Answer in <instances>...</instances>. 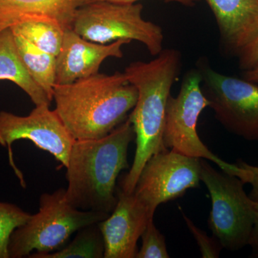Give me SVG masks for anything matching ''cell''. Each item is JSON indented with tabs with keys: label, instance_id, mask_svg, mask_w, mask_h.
<instances>
[{
	"label": "cell",
	"instance_id": "603a6c76",
	"mask_svg": "<svg viewBox=\"0 0 258 258\" xmlns=\"http://www.w3.org/2000/svg\"><path fill=\"white\" fill-rule=\"evenodd\" d=\"M141 0H86L85 5L88 3H97V2H108V3H118V4H134ZM165 3H179L184 6L192 7L196 4L199 0H159Z\"/></svg>",
	"mask_w": 258,
	"mask_h": 258
},
{
	"label": "cell",
	"instance_id": "d6986e66",
	"mask_svg": "<svg viewBox=\"0 0 258 258\" xmlns=\"http://www.w3.org/2000/svg\"><path fill=\"white\" fill-rule=\"evenodd\" d=\"M31 214L14 204L0 202V258H10L9 243L12 234L25 225Z\"/></svg>",
	"mask_w": 258,
	"mask_h": 258
},
{
	"label": "cell",
	"instance_id": "5b68a950",
	"mask_svg": "<svg viewBox=\"0 0 258 258\" xmlns=\"http://www.w3.org/2000/svg\"><path fill=\"white\" fill-rule=\"evenodd\" d=\"M142 10L140 3H88L76 12L72 29L83 38L103 45L118 40H135L156 57L164 49V32L157 24L144 20Z\"/></svg>",
	"mask_w": 258,
	"mask_h": 258
},
{
	"label": "cell",
	"instance_id": "e0dca14e",
	"mask_svg": "<svg viewBox=\"0 0 258 258\" xmlns=\"http://www.w3.org/2000/svg\"><path fill=\"white\" fill-rule=\"evenodd\" d=\"M105 242L98 223L92 224L78 231L72 242L59 250L47 254H30L32 258H103Z\"/></svg>",
	"mask_w": 258,
	"mask_h": 258
},
{
	"label": "cell",
	"instance_id": "6da1fadb",
	"mask_svg": "<svg viewBox=\"0 0 258 258\" xmlns=\"http://www.w3.org/2000/svg\"><path fill=\"white\" fill-rule=\"evenodd\" d=\"M181 66V52L166 48L154 60L136 61L125 68L123 73L137 88L138 98L128 117L133 125L137 147L132 167L120 182V189L125 193L134 192L147 161L168 150L163 142L166 105Z\"/></svg>",
	"mask_w": 258,
	"mask_h": 258
},
{
	"label": "cell",
	"instance_id": "ac0fdd59",
	"mask_svg": "<svg viewBox=\"0 0 258 258\" xmlns=\"http://www.w3.org/2000/svg\"><path fill=\"white\" fill-rule=\"evenodd\" d=\"M15 35H20L40 50L56 56L58 55L64 29L52 22L29 20L10 26Z\"/></svg>",
	"mask_w": 258,
	"mask_h": 258
},
{
	"label": "cell",
	"instance_id": "d4e9b609",
	"mask_svg": "<svg viewBox=\"0 0 258 258\" xmlns=\"http://www.w3.org/2000/svg\"><path fill=\"white\" fill-rule=\"evenodd\" d=\"M244 79L255 83H258V63L252 69L244 71Z\"/></svg>",
	"mask_w": 258,
	"mask_h": 258
},
{
	"label": "cell",
	"instance_id": "cb8c5ba5",
	"mask_svg": "<svg viewBox=\"0 0 258 258\" xmlns=\"http://www.w3.org/2000/svg\"><path fill=\"white\" fill-rule=\"evenodd\" d=\"M248 245L253 249V256L258 254V203L255 202H254V223L249 236Z\"/></svg>",
	"mask_w": 258,
	"mask_h": 258
},
{
	"label": "cell",
	"instance_id": "9a60e30c",
	"mask_svg": "<svg viewBox=\"0 0 258 258\" xmlns=\"http://www.w3.org/2000/svg\"><path fill=\"white\" fill-rule=\"evenodd\" d=\"M14 83L30 97L35 106L48 105L50 99L42 88L31 77L24 64L15 35L10 27L0 30V81Z\"/></svg>",
	"mask_w": 258,
	"mask_h": 258
},
{
	"label": "cell",
	"instance_id": "7c38bea8",
	"mask_svg": "<svg viewBox=\"0 0 258 258\" xmlns=\"http://www.w3.org/2000/svg\"><path fill=\"white\" fill-rule=\"evenodd\" d=\"M118 202L106 220L98 223L105 242L104 258H135L137 242L156 211L133 193L117 189Z\"/></svg>",
	"mask_w": 258,
	"mask_h": 258
},
{
	"label": "cell",
	"instance_id": "5bb4252c",
	"mask_svg": "<svg viewBox=\"0 0 258 258\" xmlns=\"http://www.w3.org/2000/svg\"><path fill=\"white\" fill-rule=\"evenodd\" d=\"M86 0H0V25L29 20L52 22L72 28L77 10Z\"/></svg>",
	"mask_w": 258,
	"mask_h": 258
},
{
	"label": "cell",
	"instance_id": "8fae6325",
	"mask_svg": "<svg viewBox=\"0 0 258 258\" xmlns=\"http://www.w3.org/2000/svg\"><path fill=\"white\" fill-rule=\"evenodd\" d=\"M216 20L222 50L246 71L258 43V0H205Z\"/></svg>",
	"mask_w": 258,
	"mask_h": 258
},
{
	"label": "cell",
	"instance_id": "7402d4cb",
	"mask_svg": "<svg viewBox=\"0 0 258 258\" xmlns=\"http://www.w3.org/2000/svg\"><path fill=\"white\" fill-rule=\"evenodd\" d=\"M236 164L244 170L240 177L241 181L252 186L249 198L258 203V166L250 165L242 160H239Z\"/></svg>",
	"mask_w": 258,
	"mask_h": 258
},
{
	"label": "cell",
	"instance_id": "4fadbf2b",
	"mask_svg": "<svg viewBox=\"0 0 258 258\" xmlns=\"http://www.w3.org/2000/svg\"><path fill=\"white\" fill-rule=\"evenodd\" d=\"M130 41L118 40L108 44L91 42L73 30H64L60 52L56 57L55 85L70 84L98 74L102 62L110 57L121 58L122 47Z\"/></svg>",
	"mask_w": 258,
	"mask_h": 258
},
{
	"label": "cell",
	"instance_id": "ffe728a7",
	"mask_svg": "<svg viewBox=\"0 0 258 258\" xmlns=\"http://www.w3.org/2000/svg\"><path fill=\"white\" fill-rule=\"evenodd\" d=\"M141 248L136 258H169L164 236L154 225V220L149 222L142 237Z\"/></svg>",
	"mask_w": 258,
	"mask_h": 258
},
{
	"label": "cell",
	"instance_id": "30bf717a",
	"mask_svg": "<svg viewBox=\"0 0 258 258\" xmlns=\"http://www.w3.org/2000/svg\"><path fill=\"white\" fill-rule=\"evenodd\" d=\"M200 159L173 150L152 156L141 171L134 194L156 211L161 204L200 186Z\"/></svg>",
	"mask_w": 258,
	"mask_h": 258
},
{
	"label": "cell",
	"instance_id": "484cf974",
	"mask_svg": "<svg viewBox=\"0 0 258 258\" xmlns=\"http://www.w3.org/2000/svg\"><path fill=\"white\" fill-rule=\"evenodd\" d=\"M253 60L254 66H255L258 63V43L257 46H256L255 50H254Z\"/></svg>",
	"mask_w": 258,
	"mask_h": 258
},
{
	"label": "cell",
	"instance_id": "4316f807",
	"mask_svg": "<svg viewBox=\"0 0 258 258\" xmlns=\"http://www.w3.org/2000/svg\"><path fill=\"white\" fill-rule=\"evenodd\" d=\"M8 26H4V25H0V30H2V29L7 28Z\"/></svg>",
	"mask_w": 258,
	"mask_h": 258
},
{
	"label": "cell",
	"instance_id": "3957f363",
	"mask_svg": "<svg viewBox=\"0 0 258 258\" xmlns=\"http://www.w3.org/2000/svg\"><path fill=\"white\" fill-rule=\"evenodd\" d=\"M138 98L124 73L55 85V111L75 140L103 138L128 118Z\"/></svg>",
	"mask_w": 258,
	"mask_h": 258
},
{
	"label": "cell",
	"instance_id": "52a82bcc",
	"mask_svg": "<svg viewBox=\"0 0 258 258\" xmlns=\"http://www.w3.org/2000/svg\"><path fill=\"white\" fill-rule=\"evenodd\" d=\"M209 106L210 102L202 90L201 75L197 69L188 71L177 96H170L168 100L163 134L164 146L187 157L212 161L224 172L240 178L243 172L241 168L217 157L199 137V117Z\"/></svg>",
	"mask_w": 258,
	"mask_h": 258
},
{
	"label": "cell",
	"instance_id": "277c9868",
	"mask_svg": "<svg viewBox=\"0 0 258 258\" xmlns=\"http://www.w3.org/2000/svg\"><path fill=\"white\" fill-rule=\"evenodd\" d=\"M108 216L103 212L75 208L66 198V189L42 194L38 212L12 234L10 258L25 257L33 250L37 254L55 252L68 244L74 232L99 223Z\"/></svg>",
	"mask_w": 258,
	"mask_h": 258
},
{
	"label": "cell",
	"instance_id": "83f0119b",
	"mask_svg": "<svg viewBox=\"0 0 258 258\" xmlns=\"http://www.w3.org/2000/svg\"><path fill=\"white\" fill-rule=\"evenodd\" d=\"M254 257H258V254H255V255H254Z\"/></svg>",
	"mask_w": 258,
	"mask_h": 258
},
{
	"label": "cell",
	"instance_id": "9c48e42d",
	"mask_svg": "<svg viewBox=\"0 0 258 258\" xmlns=\"http://www.w3.org/2000/svg\"><path fill=\"white\" fill-rule=\"evenodd\" d=\"M48 105L35 106L26 116L0 111V145L9 152L10 164L23 186V174L15 165L12 145L16 141L26 139L39 149L50 153L66 167L75 142L55 110Z\"/></svg>",
	"mask_w": 258,
	"mask_h": 258
},
{
	"label": "cell",
	"instance_id": "7a4b0ae2",
	"mask_svg": "<svg viewBox=\"0 0 258 258\" xmlns=\"http://www.w3.org/2000/svg\"><path fill=\"white\" fill-rule=\"evenodd\" d=\"M135 139L128 118L101 139L76 140L66 168V198L81 210L110 214L117 202L116 181L128 169V150Z\"/></svg>",
	"mask_w": 258,
	"mask_h": 258
},
{
	"label": "cell",
	"instance_id": "44dd1931",
	"mask_svg": "<svg viewBox=\"0 0 258 258\" xmlns=\"http://www.w3.org/2000/svg\"><path fill=\"white\" fill-rule=\"evenodd\" d=\"M179 209L188 229H189L197 242H198L202 257L203 258H217L220 257V252H221L223 247H222L220 242L217 240L216 237H209L203 230L198 228L189 217L186 216L184 212L181 210V208H179Z\"/></svg>",
	"mask_w": 258,
	"mask_h": 258
},
{
	"label": "cell",
	"instance_id": "2e32d148",
	"mask_svg": "<svg viewBox=\"0 0 258 258\" xmlns=\"http://www.w3.org/2000/svg\"><path fill=\"white\" fill-rule=\"evenodd\" d=\"M15 35L19 53L29 74L53 100L56 79V56L44 52L20 35Z\"/></svg>",
	"mask_w": 258,
	"mask_h": 258
},
{
	"label": "cell",
	"instance_id": "8992f818",
	"mask_svg": "<svg viewBox=\"0 0 258 258\" xmlns=\"http://www.w3.org/2000/svg\"><path fill=\"white\" fill-rule=\"evenodd\" d=\"M200 180L211 198L208 225L214 237L227 250L243 248L254 223V202L244 191V183L237 176L215 170L203 159Z\"/></svg>",
	"mask_w": 258,
	"mask_h": 258
},
{
	"label": "cell",
	"instance_id": "ba28073f",
	"mask_svg": "<svg viewBox=\"0 0 258 258\" xmlns=\"http://www.w3.org/2000/svg\"><path fill=\"white\" fill-rule=\"evenodd\" d=\"M196 69L215 118L228 132L258 142V83L220 74L202 57Z\"/></svg>",
	"mask_w": 258,
	"mask_h": 258
}]
</instances>
